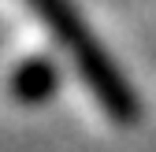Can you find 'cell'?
<instances>
[{"label":"cell","instance_id":"obj_1","mask_svg":"<svg viewBox=\"0 0 156 152\" xmlns=\"http://www.w3.org/2000/svg\"><path fill=\"white\" fill-rule=\"evenodd\" d=\"M26 4L41 15V22L56 33V41L67 48V56L74 60L82 82L93 89L97 104H101L115 123H134L138 119V93L130 89V82L123 78V71L112 63V56L101 48V41L93 37V30L78 19V11L71 8V0H26Z\"/></svg>","mask_w":156,"mask_h":152}]
</instances>
